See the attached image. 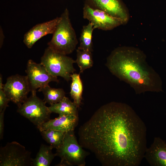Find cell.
<instances>
[{
  "label": "cell",
  "mask_w": 166,
  "mask_h": 166,
  "mask_svg": "<svg viewBox=\"0 0 166 166\" xmlns=\"http://www.w3.org/2000/svg\"><path fill=\"white\" fill-rule=\"evenodd\" d=\"M146 132L130 106L113 101L101 106L80 127L78 142L103 166H138L147 148Z\"/></svg>",
  "instance_id": "6da1fadb"
},
{
  "label": "cell",
  "mask_w": 166,
  "mask_h": 166,
  "mask_svg": "<svg viewBox=\"0 0 166 166\" xmlns=\"http://www.w3.org/2000/svg\"><path fill=\"white\" fill-rule=\"evenodd\" d=\"M110 72L129 84L137 94L163 91L159 75L146 61L144 53L132 47L122 46L113 50L107 59Z\"/></svg>",
  "instance_id": "7a4b0ae2"
},
{
  "label": "cell",
  "mask_w": 166,
  "mask_h": 166,
  "mask_svg": "<svg viewBox=\"0 0 166 166\" xmlns=\"http://www.w3.org/2000/svg\"><path fill=\"white\" fill-rule=\"evenodd\" d=\"M60 17V20L48 45L54 51L67 55L75 50L78 41L69 18L68 9L66 8Z\"/></svg>",
  "instance_id": "3957f363"
},
{
  "label": "cell",
  "mask_w": 166,
  "mask_h": 166,
  "mask_svg": "<svg viewBox=\"0 0 166 166\" xmlns=\"http://www.w3.org/2000/svg\"><path fill=\"white\" fill-rule=\"evenodd\" d=\"M89 152L77 140L74 131L66 132L61 145L56 149L57 156L61 161L57 166H85Z\"/></svg>",
  "instance_id": "277c9868"
},
{
  "label": "cell",
  "mask_w": 166,
  "mask_h": 166,
  "mask_svg": "<svg viewBox=\"0 0 166 166\" xmlns=\"http://www.w3.org/2000/svg\"><path fill=\"white\" fill-rule=\"evenodd\" d=\"M75 60L67 55L57 53L48 46L41 58V62L52 75L61 77L67 81L76 71L73 66Z\"/></svg>",
  "instance_id": "5b68a950"
},
{
  "label": "cell",
  "mask_w": 166,
  "mask_h": 166,
  "mask_svg": "<svg viewBox=\"0 0 166 166\" xmlns=\"http://www.w3.org/2000/svg\"><path fill=\"white\" fill-rule=\"evenodd\" d=\"M36 93L31 92V95L18 107L17 112L37 128L50 119L51 113L44 100L38 97Z\"/></svg>",
  "instance_id": "8992f818"
},
{
  "label": "cell",
  "mask_w": 166,
  "mask_h": 166,
  "mask_svg": "<svg viewBox=\"0 0 166 166\" xmlns=\"http://www.w3.org/2000/svg\"><path fill=\"white\" fill-rule=\"evenodd\" d=\"M31 153L19 143H7L0 148V166L31 165Z\"/></svg>",
  "instance_id": "52a82bcc"
},
{
  "label": "cell",
  "mask_w": 166,
  "mask_h": 166,
  "mask_svg": "<svg viewBox=\"0 0 166 166\" xmlns=\"http://www.w3.org/2000/svg\"><path fill=\"white\" fill-rule=\"evenodd\" d=\"M3 89L10 101L18 107L28 98L30 92L26 75L18 74L12 75L6 79Z\"/></svg>",
  "instance_id": "ba28073f"
},
{
  "label": "cell",
  "mask_w": 166,
  "mask_h": 166,
  "mask_svg": "<svg viewBox=\"0 0 166 166\" xmlns=\"http://www.w3.org/2000/svg\"><path fill=\"white\" fill-rule=\"evenodd\" d=\"M25 72L31 92H36L37 89L49 85L50 82H59L57 77L51 75L42 64L31 59L28 61Z\"/></svg>",
  "instance_id": "9c48e42d"
},
{
  "label": "cell",
  "mask_w": 166,
  "mask_h": 166,
  "mask_svg": "<svg viewBox=\"0 0 166 166\" xmlns=\"http://www.w3.org/2000/svg\"><path fill=\"white\" fill-rule=\"evenodd\" d=\"M83 18L91 22L95 29L110 30L124 24L121 19L103 11L92 8L85 3L83 8Z\"/></svg>",
  "instance_id": "30bf717a"
},
{
  "label": "cell",
  "mask_w": 166,
  "mask_h": 166,
  "mask_svg": "<svg viewBox=\"0 0 166 166\" xmlns=\"http://www.w3.org/2000/svg\"><path fill=\"white\" fill-rule=\"evenodd\" d=\"M61 19L60 17L36 24L24 35L23 42L26 47L31 49L35 43L43 37L53 34Z\"/></svg>",
  "instance_id": "8fae6325"
},
{
  "label": "cell",
  "mask_w": 166,
  "mask_h": 166,
  "mask_svg": "<svg viewBox=\"0 0 166 166\" xmlns=\"http://www.w3.org/2000/svg\"><path fill=\"white\" fill-rule=\"evenodd\" d=\"M85 3L121 19L123 24L128 21V14L120 0H85Z\"/></svg>",
  "instance_id": "7c38bea8"
},
{
  "label": "cell",
  "mask_w": 166,
  "mask_h": 166,
  "mask_svg": "<svg viewBox=\"0 0 166 166\" xmlns=\"http://www.w3.org/2000/svg\"><path fill=\"white\" fill-rule=\"evenodd\" d=\"M144 158L152 166H166V142L155 137L152 143L147 148Z\"/></svg>",
  "instance_id": "4fadbf2b"
},
{
  "label": "cell",
  "mask_w": 166,
  "mask_h": 166,
  "mask_svg": "<svg viewBox=\"0 0 166 166\" xmlns=\"http://www.w3.org/2000/svg\"><path fill=\"white\" fill-rule=\"evenodd\" d=\"M78 122V116L59 115L58 117L53 119H50L37 128L40 132L51 129L67 132L74 131Z\"/></svg>",
  "instance_id": "5bb4252c"
},
{
  "label": "cell",
  "mask_w": 166,
  "mask_h": 166,
  "mask_svg": "<svg viewBox=\"0 0 166 166\" xmlns=\"http://www.w3.org/2000/svg\"><path fill=\"white\" fill-rule=\"evenodd\" d=\"M48 107L52 113L59 115H73L78 116V107L69 98L65 97L60 102L52 104Z\"/></svg>",
  "instance_id": "9a60e30c"
},
{
  "label": "cell",
  "mask_w": 166,
  "mask_h": 166,
  "mask_svg": "<svg viewBox=\"0 0 166 166\" xmlns=\"http://www.w3.org/2000/svg\"><path fill=\"white\" fill-rule=\"evenodd\" d=\"M53 148L49 145L42 144L35 158L32 159V166H49L56 154L53 153Z\"/></svg>",
  "instance_id": "2e32d148"
},
{
  "label": "cell",
  "mask_w": 166,
  "mask_h": 166,
  "mask_svg": "<svg viewBox=\"0 0 166 166\" xmlns=\"http://www.w3.org/2000/svg\"><path fill=\"white\" fill-rule=\"evenodd\" d=\"M38 91L42 92L44 96V101L50 105L60 102L65 97L63 89L52 88L49 85L39 89Z\"/></svg>",
  "instance_id": "e0dca14e"
},
{
  "label": "cell",
  "mask_w": 166,
  "mask_h": 166,
  "mask_svg": "<svg viewBox=\"0 0 166 166\" xmlns=\"http://www.w3.org/2000/svg\"><path fill=\"white\" fill-rule=\"evenodd\" d=\"M95 29L90 22L83 26L79 38L80 44L78 49L93 51L92 38L93 32Z\"/></svg>",
  "instance_id": "ac0fdd59"
},
{
  "label": "cell",
  "mask_w": 166,
  "mask_h": 166,
  "mask_svg": "<svg viewBox=\"0 0 166 166\" xmlns=\"http://www.w3.org/2000/svg\"><path fill=\"white\" fill-rule=\"evenodd\" d=\"M43 138L53 148H58L62 144L66 132L48 129L40 131Z\"/></svg>",
  "instance_id": "d6986e66"
},
{
  "label": "cell",
  "mask_w": 166,
  "mask_h": 166,
  "mask_svg": "<svg viewBox=\"0 0 166 166\" xmlns=\"http://www.w3.org/2000/svg\"><path fill=\"white\" fill-rule=\"evenodd\" d=\"M80 74L74 73L71 74L72 82L70 92L73 102L78 108L81 105L83 91V85Z\"/></svg>",
  "instance_id": "ffe728a7"
},
{
  "label": "cell",
  "mask_w": 166,
  "mask_h": 166,
  "mask_svg": "<svg viewBox=\"0 0 166 166\" xmlns=\"http://www.w3.org/2000/svg\"><path fill=\"white\" fill-rule=\"evenodd\" d=\"M77 58L75 60L80 68L79 73H82L86 69L92 67L93 62L92 52L77 49Z\"/></svg>",
  "instance_id": "44dd1931"
},
{
  "label": "cell",
  "mask_w": 166,
  "mask_h": 166,
  "mask_svg": "<svg viewBox=\"0 0 166 166\" xmlns=\"http://www.w3.org/2000/svg\"><path fill=\"white\" fill-rule=\"evenodd\" d=\"M9 101L3 89H0V112L6 109L9 106L8 103Z\"/></svg>",
  "instance_id": "7402d4cb"
},
{
  "label": "cell",
  "mask_w": 166,
  "mask_h": 166,
  "mask_svg": "<svg viewBox=\"0 0 166 166\" xmlns=\"http://www.w3.org/2000/svg\"><path fill=\"white\" fill-rule=\"evenodd\" d=\"M6 110L0 112V139L3 138L4 130V112Z\"/></svg>",
  "instance_id": "603a6c76"
},
{
  "label": "cell",
  "mask_w": 166,
  "mask_h": 166,
  "mask_svg": "<svg viewBox=\"0 0 166 166\" xmlns=\"http://www.w3.org/2000/svg\"><path fill=\"white\" fill-rule=\"evenodd\" d=\"M4 38V35L1 26L0 28V48L2 46Z\"/></svg>",
  "instance_id": "cb8c5ba5"
},
{
  "label": "cell",
  "mask_w": 166,
  "mask_h": 166,
  "mask_svg": "<svg viewBox=\"0 0 166 166\" xmlns=\"http://www.w3.org/2000/svg\"><path fill=\"white\" fill-rule=\"evenodd\" d=\"M4 84L2 83V76L0 74V89H3Z\"/></svg>",
  "instance_id": "d4e9b609"
}]
</instances>
